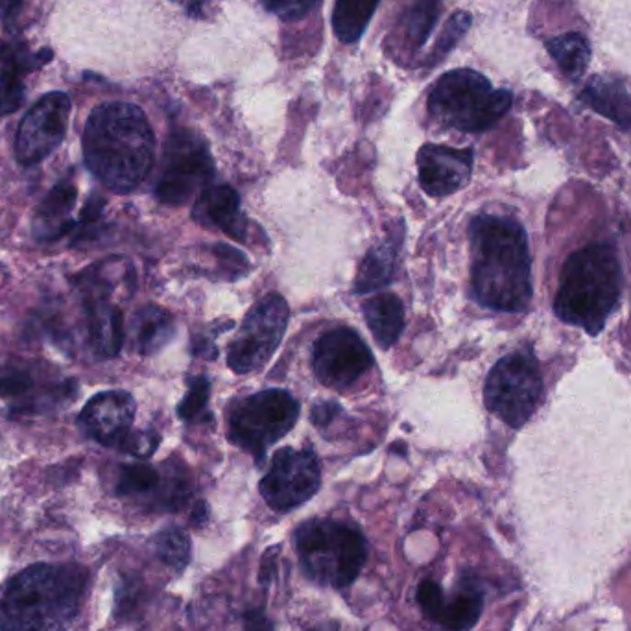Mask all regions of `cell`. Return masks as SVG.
I'll return each mask as SVG.
<instances>
[{
  "instance_id": "cell-1",
  "label": "cell",
  "mask_w": 631,
  "mask_h": 631,
  "mask_svg": "<svg viewBox=\"0 0 631 631\" xmlns=\"http://www.w3.org/2000/svg\"><path fill=\"white\" fill-rule=\"evenodd\" d=\"M81 149L87 168L104 187L128 194L154 166V130L143 109L133 104H100L87 119Z\"/></svg>"
},
{
  "instance_id": "cell-2",
  "label": "cell",
  "mask_w": 631,
  "mask_h": 631,
  "mask_svg": "<svg viewBox=\"0 0 631 631\" xmlns=\"http://www.w3.org/2000/svg\"><path fill=\"white\" fill-rule=\"evenodd\" d=\"M472 291L483 307L524 313L532 302V259L523 226L480 215L471 224Z\"/></svg>"
},
{
  "instance_id": "cell-3",
  "label": "cell",
  "mask_w": 631,
  "mask_h": 631,
  "mask_svg": "<svg viewBox=\"0 0 631 631\" xmlns=\"http://www.w3.org/2000/svg\"><path fill=\"white\" fill-rule=\"evenodd\" d=\"M87 570L35 564L0 587V631H67L87 597Z\"/></svg>"
},
{
  "instance_id": "cell-4",
  "label": "cell",
  "mask_w": 631,
  "mask_h": 631,
  "mask_svg": "<svg viewBox=\"0 0 631 631\" xmlns=\"http://www.w3.org/2000/svg\"><path fill=\"white\" fill-rule=\"evenodd\" d=\"M622 292V270L613 246L591 244L567 259L559 275L557 318L598 335L617 308Z\"/></svg>"
},
{
  "instance_id": "cell-5",
  "label": "cell",
  "mask_w": 631,
  "mask_h": 631,
  "mask_svg": "<svg viewBox=\"0 0 631 631\" xmlns=\"http://www.w3.org/2000/svg\"><path fill=\"white\" fill-rule=\"evenodd\" d=\"M294 543L308 578L336 589L351 586L368 559L365 534L333 519H311L297 526Z\"/></svg>"
},
{
  "instance_id": "cell-6",
  "label": "cell",
  "mask_w": 631,
  "mask_h": 631,
  "mask_svg": "<svg viewBox=\"0 0 631 631\" xmlns=\"http://www.w3.org/2000/svg\"><path fill=\"white\" fill-rule=\"evenodd\" d=\"M512 93L493 89L472 68H456L434 84L428 111L453 130L477 133L496 126L512 108Z\"/></svg>"
},
{
  "instance_id": "cell-7",
  "label": "cell",
  "mask_w": 631,
  "mask_h": 631,
  "mask_svg": "<svg viewBox=\"0 0 631 631\" xmlns=\"http://www.w3.org/2000/svg\"><path fill=\"white\" fill-rule=\"evenodd\" d=\"M300 404L285 390H264L237 399L228 410V438L261 460L275 442L291 433Z\"/></svg>"
},
{
  "instance_id": "cell-8",
  "label": "cell",
  "mask_w": 631,
  "mask_h": 631,
  "mask_svg": "<svg viewBox=\"0 0 631 631\" xmlns=\"http://www.w3.org/2000/svg\"><path fill=\"white\" fill-rule=\"evenodd\" d=\"M543 398V377L534 355L512 353L489 371L483 401L510 427H523Z\"/></svg>"
},
{
  "instance_id": "cell-9",
  "label": "cell",
  "mask_w": 631,
  "mask_h": 631,
  "mask_svg": "<svg viewBox=\"0 0 631 631\" xmlns=\"http://www.w3.org/2000/svg\"><path fill=\"white\" fill-rule=\"evenodd\" d=\"M215 177V161L207 144L191 131H177L166 141L155 196L161 204L179 207L198 198Z\"/></svg>"
},
{
  "instance_id": "cell-10",
  "label": "cell",
  "mask_w": 631,
  "mask_h": 631,
  "mask_svg": "<svg viewBox=\"0 0 631 631\" xmlns=\"http://www.w3.org/2000/svg\"><path fill=\"white\" fill-rule=\"evenodd\" d=\"M289 305L283 296L268 294L251 308L239 335L228 349V366L239 376L261 370L272 359L279 344L283 341L289 325Z\"/></svg>"
},
{
  "instance_id": "cell-11",
  "label": "cell",
  "mask_w": 631,
  "mask_h": 631,
  "mask_svg": "<svg viewBox=\"0 0 631 631\" xmlns=\"http://www.w3.org/2000/svg\"><path fill=\"white\" fill-rule=\"evenodd\" d=\"M322 467L318 456L308 449H281L273 455L270 471L259 489L268 507L275 512H291L318 493Z\"/></svg>"
},
{
  "instance_id": "cell-12",
  "label": "cell",
  "mask_w": 631,
  "mask_h": 631,
  "mask_svg": "<svg viewBox=\"0 0 631 631\" xmlns=\"http://www.w3.org/2000/svg\"><path fill=\"white\" fill-rule=\"evenodd\" d=\"M70 98L62 91L41 97L24 115L15 137V160L19 165H40L57 150L67 133Z\"/></svg>"
},
{
  "instance_id": "cell-13",
  "label": "cell",
  "mask_w": 631,
  "mask_h": 631,
  "mask_svg": "<svg viewBox=\"0 0 631 631\" xmlns=\"http://www.w3.org/2000/svg\"><path fill=\"white\" fill-rule=\"evenodd\" d=\"M373 366V355L353 329L327 330L314 346L313 370L324 387L346 390Z\"/></svg>"
},
{
  "instance_id": "cell-14",
  "label": "cell",
  "mask_w": 631,
  "mask_h": 631,
  "mask_svg": "<svg viewBox=\"0 0 631 631\" xmlns=\"http://www.w3.org/2000/svg\"><path fill=\"white\" fill-rule=\"evenodd\" d=\"M135 399L122 390L97 393L78 415V428L86 438L111 449H120L131 433Z\"/></svg>"
},
{
  "instance_id": "cell-15",
  "label": "cell",
  "mask_w": 631,
  "mask_h": 631,
  "mask_svg": "<svg viewBox=\"0 0 631 631\" xmlns=\"http://www.w3.org/2000/svg\"><path fill=\"white\" fill-rule=\"evenodd\" d=\"M472 174V150L425 144L417 154L421 188L434 198H444L466 187Z\"/></svg>"
},
{
  "instance_id": "cell-16",
  "label": "cell",
  "mask_w": 631,
  "mask_h": 631,
  "mask_svg": "<svg viewBox=\"0 0 631 631\" xmlns=\"http://www.w3.org/2000/svg\"><path fill=\"white\" fill-rule=\"evenodd\" d=\"M87 314L89 340L100 357L113 359L124 344V318L122 311L109 297L111 294L93 289H81Z\"/></svg>"
},
{
  "instance_id": "cell-17",
  "label": "cell",
  "mask_w": 631,
  "mask_h": 631,
  "mask_svg": "<svg viewBox=\"0 0 631 631\" xmlns=\"http://www.w3.org/2000/svg\"><path fill=\"white\" fill-rule=\"evenodd\" d=\"M193 218L199 226L220 229L239 242H244L248 235V220L240 209L239 194L229 185H213L205 188L196 199Z\"/></svg>"
},
{
  "instance_id": "cell-18",
  "label": "cell",
  "mask_w": 631,
  "mask_h": 631,
  "mask_svg": "<svg viewBox=\"0 0 631 631\" xmlns=\"http://www.w3.org/2000/svg\"><path fill=\"white\" fill-rule=\"evenodd\" d=\"M78 188L73 182H59L41 199L32 217V235L40 242H54L70 233L76 222L73 218Z\"/></svg>"
},
{
  "instance_id": "cell-19",
  "label": "cell",
  "mask_w": 631,
  "mask_h": 631,
  "mask_svg": "<svg viewBox=\"0 0 631 631\" xmlns=\"http://www.w3.org/2000/svg\"><path fill=\"white\" fill-rule=\"evenodd\" d=\"M176 330L172 314L157 305L141 308L131 322V346L143 357L157 353L172 340Z\"/></svg>"
},
{
  "instance_id": "cell-20",
  "label": "cell",
  "mask_w": 631,
  "mask_h": 631,
  "mask_svg": "<svg viewBox=\"0 0 631 631\" xmlns=\"http://www.w3.org/2000/svg\"><path fill=\"white\" fill-rule=\"evenodd\" d=\"M366 324L382 349L392 347L404 329L403 302L395 294H379L362 305Z\"/></svg>"
},
{
  "instance_id": "cell-21",
  "label": "cell",
  "mask_w": 631,
  "mask_h": 631,
  "mask_svg": "<svg viewBox=\"0 0 631 631\" xmlns=\"http://www.w3.org/2000/svg\"><path fill=\"white\" fill-rule=\"evenodd\" d=\"M581 100L597 113L613 120L614 124L628 130L631 126V100L619 81L608 78H592L581 91Z\"/></svg>"
},
{
  "instance_id": "cell-22",
  "label": "cell",
  "mask_w": 631,
  "mask_h": 631,
  "mask_svg": "<svg viewBox=\"0 0 631 631\" xmlns=\"http://www.w3.org/2000/svg\"><path fill=\"white\" fill-rule=\"evenodd\" d=\"M483 598L477 589H460L444 597L433 620L447 631H469L482 617Z\"/></svg>"
},
{
  "instance_id": "cell-23",
  "label": "cell",
  "mask_w": 631,
  "mask_h": 631,
  "mask_svg": "<svg viewBox=\"0 0 631 631\" xmlns=\"http://www.w3.org/2000/svg\"><path fill=\"white\" fill-rule=\"evenodd\" d=\"M379 0H336L333 10V29L341 43L353 45L365 35Z\"/></svg>"
},
{
  "instance_id": "cell-24",
  "label": "cell",
  "mask_w": 631,
  "mask_h": 631,
  "mask_svg": "<svg viewBox=\"0 0 631 631\" xmlns=\"http://www.w3.org/2000/svg\"><path fill=\"white\" fill-rule=\"evenodd\" d=\"M546 51L570 80H580L581 76L586 75L591 48L584 35L570 32V34L554 37L546 43Z\"/></svg>"
},
{
  "instance_id": "cell-25",
  "label": "cell",
  "mask_w": 631,
  "mask_h": 631,
  "mask_svg": "<svg viewBox=\"0 0 631 631\" xmlns=\"http://www.w3.org/2000/svg\"><path fill=\"white\" fill-rule=\"evenodd\" d=\"M395 248L392 242H382L368 251L365 261L360 262L359 275H357V292L366 294V292L377 291L387 286L393 279V270H395Z\"/></svg>"
},
{
  "instance_id": "cell-26",
  "label": "cell",
  "mask_w": 631,
  "mask_h": 631,
  "mask_svg": "<svg viewBox=\"0 0 631 631\" xmlns=\"http://www.w3.org/2000/svg\"><path fill=\"white\" fill-rule=\"evenodd\" d=\"M442 13L439 0H415L414 4L404 12L401 29L409 45L423 46L433 34Z\"/></svg>"
},
{
  "instance_id": "cell-27",
  "label": "cell",
  "mask_w": 631,
  "mask_h": 631,
  "mask_svg": "<svg viewBox=\"0 0 631 631\" xmlns=\"http://www.w3.org/2000/svg\"><path fill=\"white\" fill-rule=\"evenodd\" d=\"M52 51L32 52L23 41H8L0 45V67L7 73L23 76L24 73L43 67L52 62Z\"/></svg>"
},
{
  "instance_id": "cell-28",
  "label": "cell",
  "mask_w": 631,
  "mask_h": 631,
  "mask_svg": "<svg viewBox=\"0 0 631 631\" xmlns=\"http://www.w3.org/2000/svg\"><path fill=\"white\" fill-rule=\"evenodd\" d=\"M163 486L160 471L149 464H131L120 469L117 493L122 497L149 496Z\"/></svg>"
},
{
  "instance_id": "cell-29",
  "label": "cell",
  "mask_w": 631,
  "mask_h": 631,
  "mask_svg": "<svg viewBox=\"0 0 631 631\" xmlns=\"http://www.w3.org/2000/svg\"><path fill=\"white\" fill-rule=\"evenodd\" d=\"M155 551L163 559V564L168 565L171 569L183 570L191 559L193 545L183 530L166 529L155 537Z\"/></svg>"
},
{
  "instance_id": "cell-30",
  "label": "cell",
  "mask_w": 631,
  "mask_h": 631,
  "mask_svg": "<svg viewBox=\"0 0 631 631\" xmlns=\"http://www.w3.org/2000/svg\"><path fill=\"white\" fill-rule=\"evenodd\" d=\"M469 26H471V15H469V13H455V15L450 18L449 23H447V26H445L442 35H439L438 43L434 46L428 63L433 65V63L442 62V59L455 48L456 43L464 37Z\"/></svg>"
},
{
  "instance_id": "cell-31",
  "label": "cell",
  "mask_w": 631,
  "mask_h": 631,
  "mask_svg": "<svg viewBox=\"0 0 631 631\" xmlns=\"http://www.w3.org/2000/svg\"><path fill=\"white\" fill-rule=\"evenodd\" d=\"M26 87L23 76L0 70V117L15 113L24 104Z\"/></svg>"
},
{
  "instance_id": "cell-32",
  "label": "cell",
  "mask_w": 631,
  "mask_h": 631,
  "mask_svg": "<svg viewBox=\"0 0 631 631\" xmlns=\"http://www.w3.org/2000/svg\"><path fill=\"white\" fill-rule=\"evenodd\" d=\"M210 395V384L204 377H198L194 379L193 384L188 388V393L183 399L179 406H177V415L182 417L183 421H193L199 412L207 406V401H209Z\"/></svg>"
},
{
  "instance_id": "cell-33",
  "label": "cell",
  "mask_w": 631,
  "mask_h": 631,
  "mask_svg": "<svg viewBox=\"0 0 631 631\" xmlns=\"http://www.w3.org/2000/svg\"><path fill=\"white\" fill-rule=\"evenodd\" d=\"M319 0H262L268 12L275 13L286 21H296L307 15Z\"/></svg>"
},
{
  "instance_id": "cell-34",
  "label": "cell",
  "mask_w": 631,
  "mask_h": 631,
  "mask_svg": "<svg viewBox=\"0 0 631 631\" xmlns=\"http://www.w3.org/2000/svg\"><path fill=\"white\" fill-rule=\"evenodd\" d=\"M160 445V436L155 433H130L124 444L120 445V450H124L128 455L135 456V458H149L154 455L155 449Z\"/></svg>"
},
{
  "instance_id": "cell-35",
  "label": "cell",
  "mask_w": 631,
  "mask_h": 631,
  "mask_svg": "<svg viewBox=\"0 0 631 631\" xmlns=\"http://www.w3.org/2000/svg\"><path fill=\"white\" fill-rule=\"evenodd\" d=\"M32 388V379L26 373H10L0 376V398H13L23 395Z\"/></svg>"
},
{
  "instance_id": "cell-36",
  "label": "cell",
  "mask_w": 631,
  "mask_h": 631,
  "mask_svg": "<svg viewBox=\"0 0 631 631\" xmlns=\"http://www.w3.org/2000/svg\"><path fill=\"white\" fill-rule=\"evenodd\" d=\"M244 631H275V628L262 609H251L244 614Z\"/></svg>"
},
{
  "instance_id": "cell-37",
  "label": "cell",
  "mask_w": 631,
  "mask_h": 631,
  "mask_svg": "<svg viewBox=\"0 0 631 631\" xmlns=\"http://www.w3.org/2000/svg\"><path fill=\"white\" fill-rule=\"evenodd\" d=\"M23 10V0H0V21L4 24L15 23Z\"/></svg>"
},
{
  "instance_id": "cell-38",
  "label": "cell",
  "mask_w": 631,
  "mask_h": 631,
  "mask_svg": "<svg viewBox=\"0 0 631 631\" xmlns=\"http://www.w3.org/2000/svg\"><path fill=\"white\" fill-rule=\"evenodd\" d=\"M338 410L336 403H324L318 404V406H314L313 410V421L314 423H318V425H325L327 421L333 420V412Z\"/></svg>"
},
{
  "instance_id": "cell-39",
  "label": "cell",
  "mask_w": 631,
  "mask_h": 631,
  "mask_svg": "<svg viewBox=\"0 0 631 631\" xmlns=\"http://www.w3.org/2000/svg\"><path fill=\"white\" fill-rule=\"evenodd\" d=\"M313 631H338V630H336L335 625L325 624L322 625V628H316V630Z\"/></svg>"
},
{
  "instance_id": "cell-40",
  "label": "cell",
  "mask_w": 631,
  "mask_h": 631,
  "mask_svg": "<svg viewBox=\"0 0 631 631\" xmlns=\"http://www.w3.org/2000/svg\"><path fill=\"white\" fill-rule=\"evenodd\" d=\"M0 45H2V43H0Z\"/></svg>"
}]
</instances>
